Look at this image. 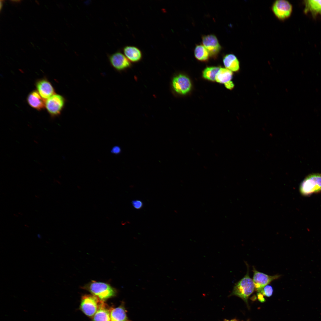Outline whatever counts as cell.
I'll use <instances>...</instances> for the list:
<instances>
[{
    "mask_svg": "<svg viewBox=\"0 0 321 321\" xmlns=\"http://www.w3.org/2000/svg\"><path fill=\"white\" fill-rule=\"evenodd\" d=\"M92 295L101 300H104L115 296L116 290L108 284L92 281L84 287Z\"/></svg>",
    "mask_w": 321,
    "mask_h": 321,
    "instance_id": "cell-1",
    "label": "cell"
},
{
    "mask_svg": "<svg viewBox=\"0 0 321 321\" xmlns=\"http://www.w3.org/2000/svg\"><path fill=\"white\" fill-rule=\"evenodd\" d=\"M299 191L304 196L321 192V174L313 173L306 177L300 185Z\"/></svg>",
    "mask_w": 321,
    "mask_h": 321,
    "instance_id": "cell-2",
    "label": "cell"
},
{
    "mask_svg": "<svg viewBox=\"0 0 321 321\" xmlns=\"http://www.w3.org/2000/svg\"><path fill=\"white\" fill-rule=\"evenodd\" d=\"M246 265L248 269L246 274L235 284L232 292V295L237 296L246 302L255 288L253 280L249 276L248 266Z\"/></svg>",
    "mask_w": 321,
    "mask_h": 321,
    "instance_id": "cell-3",
    "label": "cell"
},
{
    "mask_svg": "<svg viewBox=\"0 0 321 321\" xmlns=\"http://www.w3.org/2000/svg\"><path fill=\"white\" fill-rule=\"evenodd\" d=\"M102 301L92 295H84L81 297V309L87 316L93 317L98 309Z\"/></svg>",
    "mask_w": 321,
    "mask_h": 321,
    "instance_id": "cell-4",
    "label": "cell"
},
{
    "mask_svg": "<svg viewBox=\"0 0 321 321\" xmlns=\"http://www.w3.org/2000/svg\"><path fill=\"white\" fill-rule=\"evenodd\" d=\"M65 100L62 95L54 94L47 99L45 102V107L52 118L59 116L65 104Z\"/></svg>",
    "mask_w": 321,
    "mask_h": 321,
    "instance_id": "cell-5",
    "label": "cell"
},
{
    "mask_svg": "<svg viewBox=\"0 0 321 321\" xmlns=\"http://www.w3.org/2000/svg\"><path fill=\"white\" fill-rule=\"evenodd\" d=\"M271 9L276 18L283 21L290 17L292 12V7L287 1L277 0L273 3Z\"/></svg>",
    "mask_w": 321,
    "mask_h": 321,
    "instance_id": "cell-6",
    "label": "cell"
},
{
    "mask_svg": "<svg viewBox=\"0 0 321 321\" xmlns=\"http://www.w3.org/2000/svg\"><path fill=\"white\" fill-rule=\"evenodd\" d=\"M202 39L203 45L208 52L210 56L216 58L221 49L216 37L213 34H209L203 36Z\"/></svg>",
    "mask_w": 321,
    "mask_h": 321,
    "instance_id": "cell-7",
    "label": "cell"
},
{
    "mask_svg": "<svg viewBox=\"0 0 321 321\" xmlns=\"http://www.w3.org/2000/svg\"><path fill=\"white\" fill-rule=\"evenodd\" d=\"M254 273L253 280L254 282L255 289L257 291L259 292L262 289L268 285L272 281L279 278L281 275H275L270 276L257 270L253 267Z\"/></svg>",
    "mask_w": 321,
    "mask_h": 321,
    "instance_id": "cell-8",
    "label": "cell"
},
{
    "mask_svg": "<svg viewBox=\"0 0 321 321\" xmlns=\"http://www.w3.org/2000/svg\"><path fill=\"white\" fill-rule=\"evenodd\" d=\"M172 85L175 92L181 95H185L189 92L192 86L189 78L183 74H179L174 77Z\"/></svg>",
    "mask_w": 321,
    "mask_h": 321,
    "instance_id": "cell-9",
    "label": "cell"
},
{
    "mask_svg": "<svg viewBox=\"0 0 321 321\" xmlns=\"http://www.w3.org/2000/svg\"><path fill=\"white\" fill-rule=\"evenodd\" d=\"M109 60L112 66L119 70L126 69L131 65L130 61L125 56L119 51L111 55L109 57Z\"/></svg>",
    "mask_w": 321,
    "mask_h": 321,
    "instance_id": "cell-10",
    "label": "cell"
},
{
    "mask_svg": "<svg viewBox=\"0 0 321 321\" xmlns=\"http://www.w3.org/2000/svg\"><path fill=\"white\" fill-rule=\"evenodd\" d=\"M37 92L44 100H46L55 94L54 89L51 83L46 79L38 80L36 83Z\"/></svg>",
    "mask_w": 321,
    "mask_h": 321,
    "instance_id": "cell-11",
    "label": "cell"
},
{
    "mask_svg": "<svg viewBox=\"0 0 321 321\" xmlns=\"http://www.w3.org/2000/svg\"><path fill=\"white\" fill-rule=\"evenodd\" d=\"M29 105L34 109L40 111L45 107V101L40 96L38 92L34 90L30 92L27 97Z\"/></svg>",
    "mask_w": 321,
    "mask_h": 321,
    "instance_id": "cell-12",
    "label": "cell"
},
{
    "mask_svg": "<svg viewBox=\"0 0 321 321\" xmlns=\"http://www.w3.org/2000/svg\"><path fill=\"white\" fill-rule=\"evenodd\" d=\"M110 321H130L123 302L118 307L110 309Z\"/></svg>",
    "mask_w": 321,
    "mask_h": 321,
    "instance_id": "cell-13",
    "label": "cell"
},
{
    "mask_svg": "<svg viewBox=\"0 0 321 321\" xmlns=\"http://www.w3.org/2000/svg\"><path fill=\"white\" fill-rule=\"evenodd\" d=\"M124 55L130 61L137 62L142 58V54L138 47L132 45H127L123 49Z\"/></svg>",
    "mask_w": 321,
    "mask_h": 321,
    "instance_id": "cell-14",
    "label": "cell"
},
{
    "mask_svg": "<svg viewBox=\"0 0 321 321\" xmlns=\"http://www.w3.org/2000/svg\"><path fill=\"white\" fill-rule=\"evenodd\" d=\"M110 309H108L107 305L102 300L93 316L92 321H110Z\"/></svg>",
    "mask_w": 321,
    "mask_h": 321,
    "instance_id": "cell-15",
    "label": "cell"
},
{
    "mask_svg": "<svg viewBox=\"0 0 321 321\" xmlns=\"http://www.w3.org/2000/svg\"><path fill=\"white\" fill-rule=\"evenodd\" d=\"M224 64L226 68L232 71L236 72L240 69V62L234 54H228L224 56L223 59Z\"/></svg>",
    "mask_w": 321,
    "mask_h": 321,
    "instance_id": "cell-16",
    "label": "cell"
},
{
    "mask_svg": "<svg viewBox=\"0 0 321 321\" xmlns=\"http://www.w3.org/2000/svg\"><path fill=\"white\" fill-rule=\"evenodd\" d=\"M304 4L305 12L311 13L314 16L321 15V0H306Z\"/></svg>",
    "mask_w": 321,
    "mask_h": 321,
    "instance_id": "cell-17",
    "label": "cell"
},
{
    "mask_svg": "<svg viewBox=\"0 0 321 321\" xmlns=\"http://www.w3.org/2000/svg\"><path fill=\"white\" fill-rule=\"evenodd\" d=\"M232 77V71L226 68H221L216 75L215 81L218 83L225 84L231 81Z\"/></svg>",
    "mask_w": 321,
    "mask_h": 321,
    "instance_id": "cell-18",
    "label": "cell"
},
{
    "mask_svg": "<svg viewBox=\"0 0 321 321\" xmlns=\"http://www.w3.org/2000/svg\"><path fill=\"white\" fill-rule=\"evenodd\" d=\"M194 53L195 57L200 61H207L208 60L210 56L206 49L203 45H196Z\"/></svg>",
    "mask_w": 321,
    "mask_h": 321,
    "instance_id": "cell-19",
    "label": "cell"
},
{
    "mask_svg": "<svg viewBox=\"0 0 321 321\" xmlns=\"http://www.w3.org/2000/svg\"><path fill=\"white\" fill-rule=\"evenodd\" d=\"M220 68L218 67L211 66L206 67L202 72L203 77L211 81H215V77Z\"/></svg>",
    "mask_w": 321,
    "mask_h": 321,
    "instance_id": "cell-20",
    "label": "cell"
},
{
    "mask_svg": "<svg viewBox=\"0 0 321 321\" xmlns=\"http://www.w3.org/2000/svg\"><path fill=\"white\" fill-rule=\"evenodd\" d=\"M273 289L272 286L267 285L264 286L259 292L267 297L271 296L273 293Z\"/></svg>",
    "mask_w": 321,
    "mask_h": 321,
    "instance_id": "cell-21",
    "label": "cell"
},
{
    "mask_svg": "<svg viewBox=\"0 0 321 321\" xmlns=\"http://www.w3.org/2000/svg\"><path fill=\"white\" fill-rule=\"evenodd\" d=\"M132 204L133 207L136 209H140L143 206V203L139 200H135L132 202Z\"/></svg>",
    "mask_w": 321,
    "mask_h": 321,
    "instance_id": "cell-22",
    "label": "cell"
},
{
    "mask_svg": "<svg viewBox=\"0 0 321 321\" xmlns=\"http://www.w3.org/2000/svg\"><path fill=\"white\" fill-rule=\"evenodd\" d=\"M224 85L226 88L229 89H232L234 86V84L231 81L228 82L225 84Z\"/></svg>",
    "mask_w": 321,
    "mask_h": 321,
    "instance_id": "cell-23",
    "label": "cell"
},
{
    "mask_svg": "<svg viewBox=\"0 0 321 321\" xmlns=\"http://www.w3.org/2000/svg\"><path fill=\"white\" fill-rule=\"evenodd\" d=\"M121 151L120 148L118 146L114 147L112 149L111 152L115 154L119 153Z\"/></svg>",
    "mask_w": 321,
    "mask_h": 321,
    "instance_id": "cell-24",
    "label": "cell"
},
{
    "mask_svg": "<svg viewBox=\"0 0 321 321\" xmlns=\"http://www.w3.org/2000/svg\"><path fill=\"white\" fill-rule=\"evenodd\" d=\"M257 297L259 300L261 302H263L265 301L263 295L260 292H259L257 294Z\"/></svg>",
    "mask_w": 321,
    "mask_h": 321,
    "instance_id": "cell-25",
    "label": "cell"
},
{
    "mask_svg": "<svg viewBox=\"0 0 321 321\" xmlns=\"http://www.w3.org/2000/svg\"><path fill=\"white\" fill-rule=\"evenodd\" d=\"M229 321H235L232 320H231Z\"/></svg>",
    "mask_w": 321,
    "mask_h": 321,
    "instance_id": "cell-26",
    "label": "cell"
}]
</instances>
